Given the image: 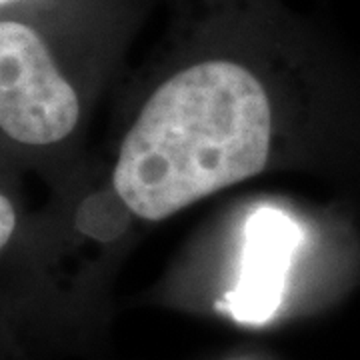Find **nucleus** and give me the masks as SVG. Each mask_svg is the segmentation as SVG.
<instances>
[{"instance_id": "f03ea898", "label": "nucleus", "mask_w": 360, "mask_h": 360, "mask_svg": "<svg viewBox=\"0 0 360 360\" xmlns=\"http://www.w3.org/2000/svg\"><path fill=\"white\" fill-rule=\"evenodd\" d=\"M80 98L49 44L26 22H0V129L22 146L65 142L80 122Z\"/></svg>"}, {"instance_id": "7ed1b4c3", "label": "nucleus", "mask_w": 360, "mask_h": 360, "mask_svg": "<svg viewBox=\"0 0 360 360\" xmlns=\"http://www.w3.org/2000/svg\"><path fill=\"white\" fill-rule=\"evenodd\" d=\"M300 240V226L281 208L260 206L250 214L246 220L240 276L234 290L224 298V309L232 319L262 324L276 312Z\"/></svg>"}, {"instance_id": "20e7f679", "label": "nucleus", "mask_w": 360, "mask_h": 360, "mask_svg": "<svg viewBox=\"0 0 360 360\" xmlns=\"http://www.w3.org/2000/svg\"><path fill=\"white\" fill-rule=\"evenodd\" d=\"M14 229H16V210H14L13 200L2 193L0 196V245L6 246V243L13 238Z\"/></svg>"}, {"instance_id": "f257e3e1", "label": "nucleus", "mask_w": 360, "mask_h": 360, "mask_svg": "<svg viewBox=\"0 0 360 360\" xmlns=\"http://www.w3.org/2000/svg\"><path fill=\"white\" fill-rule=\"evenodd\" d=\"M281 98L257 68L206 56L156 86L124 132L112 186L132 217L160 222L269 168Z\"/></svg>"}, {"instance_id": "39448f33", "label": "nucleus", "mask_w": 360, "mask_h": 360, "mask_svg": "<svg viewBox=\"0 0 360 360\" xmlns=\"http://www.w3.org/2000/svg\"><path fill=\"white\" fill-rule=\"evenodd\" d=\"M14 2H18V0H0V4H2V8H6V6H11Z\"/></svg>"}]
</instances>
